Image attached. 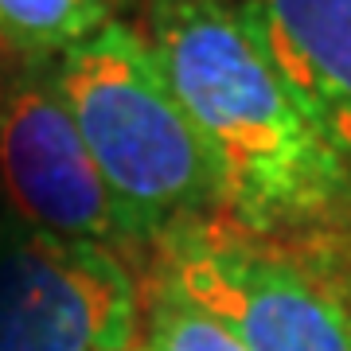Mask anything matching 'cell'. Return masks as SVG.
Here are the masks:
<instances>
[{
	"mask_svg": "<svg viewBox=\"0 0 351 351\" xmlns=\"http://www.w3.org/2000/svg\"><path fill=\"white\" fill-rule=\"evenodd\" d=\"M55 78L133 246L223 215V176L172 94L145 32L110 20L55 63Z\"/></svg>",
	"mask_w": 351,
	"mask_h": 351,
	"instance_id": "obj_2",
	"label": "cell"
},
{
	"mask_svg": "<svg viewBox=\"0 0 351 351\" xmlns=\"http://www.w3.org/2000/svg\"><path fill=\"white\" fill-rule=\"evenodd\" d=\"M145 289L113 246L0 219V351H141Z\"/></svg>",
	"mask_w": 351,
	"mask_h": 351,
	"instance_id": "obj_4",
	"label": "cell"
},
{
	"mask_svg": "<svg viewBox=\"0 0 351 351\" xmlns=\"http://www.w3.org/2000/svg\"><path fill=\"white\" fill-rule=\"evenodd\" d=\"M145 348L149 351H250L215 316L149 277L145 289Z\"/></svg>",
	"mask_w": 351,
	"mask_h": 351,
	"instance_id": "obj_8",
	"label": "cell"
},
{
	"mask_svg": "<svg viewBox=\"0 0 351 351\" xmlns=\"http://www.w3.org/2000/svg\"><path fill=\"white\" fill-rule=\"evenodd\" d=\"M152 55L250 230L351 219V184L281 78L242 0H149Z\"/></svg>",
	"mask_w": 351,
	"mask_h": 351,
	"instance_id": "obj_1",
	"label": "cell"
},
{
	"mask_svg": "<svg viewBox=\"0 0 351 351\" xmlns=\"http://www.w3.org/2000/svg\"><path fill=\"white\" fill-rule=\"evenodd\" d=\"M152 281L250 351H351V219L250 230L226 215L164 230Z\"/></svg>",
	"mask_w": 351,
	"mask_h": 351,
	"instance_id": "obj_3",
	"label": "cell"
},
{
	"mask_svg": "<svg viewBox=\"0 0 351 351\" xmlns=\"http://www.w3.org/2000/svg\"><path fill=\"white\" fill-rule=\"evenodd\" d=\"M110 20L113 0H0V47L47 63L98 36Z\"/></svg>",
	"mask_w": 351,
	"mask_h": 351,
	"instance_id": "obj_7",
	"label": "cell"
},
{
	"mask_svg": "<svg viewBox=\"0 0 351 351\" xmlns=\"http://www.w3.org/2000/svg\"><path fill=\"white\" fill-rule=\"evenodd\" d=\"M0 195L16 223L39 234L98 246H133L55 66L20 59L0 71Z\"/></svg>",
	"mask_w": 351,
	"mask_h": 351,
	"instance_id": "obj_5",
	"label": "cell"
},
{
	"mask_svg": "<svg viewBox=\"0 0 351 351\" xmlns=\"http://www.w3.org/2000/svg\"><path fill=\"white\" fill-rule=\"evenodd\" d=\"M281 78L351 184V0H242Z\"/></svg>",
	"mask_w": 351,
	"mask_h": 351,
	"instance_id": "obj_6",
	"label": "cell"
},
{
	"mask_svg": "<svg viewBox=\"0 0 351 351\" xmlns=\"http://www.w3.org/2000/svg\"><path fill=\"white\" fill-rule=\"evenodd\" d=\"M141 351H149V348H141Z\"/></svg>",
	"mask_w": 351,
	"mask_h": 351,
	"instance_id": "obj_9",
	"label": "cell"
}]
</instances>
